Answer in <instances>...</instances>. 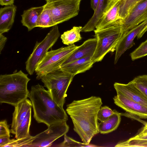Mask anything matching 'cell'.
<instances>
[{"label":"cell","instance_id":"1","mask_svg":"<svg viewBox=\"0 0 147 147\" xmlns=\"http://www.w3.org/2000/svg\"><path fill=\"white\" fill-rule=\"evenodd\" d=\"M102 104L100 98L92 96L74 100L67 105L66 111L72 120L74 130L84 143L89 144L99 133L97 114Z\"/></svg>","mask_w":147,"mask_h":147},{"label":"cell","instance_id":"2","mask_svg":"<svg viewBox=\"0 0 147 147\" xmlns=\"http://www.w3.org/2000/svg\"><path fill=\"white\" fill-rule=\"evenodd\" d=\"M28 97L32 102L33 117L38 123H44L48 127L57 122L68 120L63 108L58 105L49 91L39 84L32 86Z\"/></svg>","mask_w":147,"mask_h":147},{"label":"cell","instance_id":"3","mask_svg":"<svg viewBox=\"0 0 147 147\" xmlns=\"http://www.w3.org/2000/svg\"><path fill=\"white\" fill-rule=\"evenodd\" d=\"M28 74L21 70L0 76V102L15 106L28 97Z\"/></svg>","mask_w":147,"mask_h":147},{"label":"cell","instance_id":"4","mask_svg":"<svg viewBox=\"0 0 147 147\" xmlns=\"http://www.w3.org/2000/svg\"><path fill=\"white\" fill-rule=\"evenodd\" d=\"M122 23L121 20L105 28L94 30L97 40L95 50L92 57L94 63L101 61L107 53L115 50L123 35Z\"/></svg>","mask_w":147,"mask_h":147},{"label":"cell","instance_id":"5","mask_svg":"<svg viewBox=\"0 0 147 147\" xmlns=\"http://www.w3.org/2000/svg\"><path fill=\"white\" fill-rule=\"evenodd\" d=\"M74 76L60 69L42 76L40 80L54 101L63 108L66 92Z\"/></svg>","mask_w":147,"mask_h":147},{"label":"cell","instance_id":"6","mask_svg":"<svg viewBox=\"0 0 147 147\" xmlns=\"http://www.w3.org/2000/svg\"><path fill=\"white\" fill-rule=\"evenodd\" d=\"M74 44L48 51L37 65L35 71L36 79L60 69L63 63L78 48Z\"/></svg>","mask_w":147,"mask_h":147},{"label":"cell","instance_id":"7","mask_svg":"<svg viewBox=\"0 0 147 147\" xmlns=\"http://www.w3.org/2000/svg\"><path fill=\"white\" fill-rule=\"evenodd\" d=\"M60 35L57 25H55L41 41L36 42L32 53L25 63L26 70L30 75L33 74L38 63L57 42Z\"/></svg>","mask_w":147,"mask_h":147},{"label":"cell","instance_id":"8","mask_svg":"<svg viewBox=\"0 0 147 147\" xmlns=\"http://www.w3.org/2000/svg\"><path fill=\"white\" fill-rule=\"evenodd\" d=\"M81 0H62L46 3L55 25L67 21L77 16Z\"/></svg>","mask_w":147,"mask_h":147},{"label":"cell","instance_id":"9","mask_svg":"<svg viewBox=\"0 0 147 147\" xmlns=\"http://www.w3.org/2000/svg\"><path fill=\"white\" fill-rule=\"evenodd\" d=\"M66 122L63 121L53 124L46 130L32 136L28 147L51 146L55 141L68 131L69 127Z\"/></svg>","mask_w":147,"mask_h":147},{"label":"cell","instance_id":"10","mask_svg":"<svg viewBox=\"0 0 147 147\" xmlns=\"http://www.w3.org/2000/svg\"><path fill=\"white\" fill-rule=\"evenodd\" d=\"M147 20L122 35L115 49L114 63L115 64L122 55L134 45V40L136 36L141 38L145 33L144 30Z\"/></svg>","mask_w":147,"mask_h":147},{"label":"cell","instance_id":"11","mask_svg":"<svg viewBox=\"0 0 147 147\" xmlns=\"http://www.w3.org/2000/svg\"><path fill=\"white\" fill-rule=\"evenodd\" d=\"M147 20V0L136 5L123 19L121 25L123 34Z\"/></svg>","mask_w":147,"mask_h":147},{"label":"cell","instance_id":"12","mask_svg":"<svg viewBox=\"0 0 147 147\" xmlns=\"http://www.w3.org/2000/svg\"><path fill=\"white\" fill-rule=\"evenodd\" d=\"M113 98L115 104L141 119L147 118V107L119 93Z\"/></svg>","mask_w":147,"mask_h":147},{"label":"cell","instance_id":"13","mask_svg":"<svg viewBox=\"0 0 147 147\" xmlns=\"http://www.w3.org/2000/svg\"><path fill=\"white\" fill-rule=\"evenodd\" d=\"M120 1L108 0L107 4L96 24L95 29L105 28L122 19L119 16V13Z\"/></svg>","mask_w":147,"mask_h":147},{"label":"cell","instance_id":"14","mask_svg":"<svg viewBox=\"0 0 147 147\" xmlns=\"http://www.w3.org/2000/svg\"><path fill=\"white\" fill-rule=\"evenodd\" d=\"M114 86L119 93L147 107V97L134 85L132 81L127 84L115 83Z\"/></svg>","mask_w":147,"mask_h":147},{"label":"cell","instance_id":"15","mask_svg":"<svg viewBox=\"0 0 147 147\" xmlns=\"http://www.w3.org/2000/svg\"><path fill=\"white\" fill-rule=\"evenodd\" d=\"M97 43V40L96 37L86 40L78 47L61 66L82 58L92 57L95 51Z\"/></svg>","mask_w":147,"mask_h":147},{"label":"cell","instance_id":"16","mask_svg":"<svg viewBox=\"0 0 147 147\" xmlns=\"http://www.w3.org/2000/svg\"><path fill=\"white\" fill-rule=\"evenodd\" d=\"M92 57L88 56L77 59L61 66L60 69L74 76L84 72L90 69L94 63Z\"/></svg>","mask_w":147,"mask_h":147},{"label":"cell","instance_id":"17","mask_svg":"<svg viewBox=\"0 0 147 147\" xmlns=\"http://www.w3.org/2000/svg\"><path fill=\"white\" fill-rule=\"evenodd\" d=\"M17 10L14 5L6 6L0 9V33L8 32L14 22Z\"/></svg>","mask_w":147,"mask_h":147},{"label":"cell","instance_id":"18","mask_svg":"<svg viewBox=\"0 0 147 147\" xmlns=\"http://www.w3.org/2000/svg\"><path fill=\"white\" fill-rule=\"evenodd\" d=\"M32 107L31 100L27 98L15 106L10 130L11 133L14 134L16 128L24 119L29 110Z\"/></svg>","mask_w":147,"mask_h":147},{"label":"cell","instance_id":"19","mask_svg":"<svg viewBox=\"0 0 147 147\" xmlns=\"http://www.w3.org/2000/svg\"><path fill=\"white\" fill-rule=\"evenodd\" d=\"M44 8L42 6L31 7L24 10L22 15L21 22L28 31L37 27L39 18Z\"/></svg>","mask_w":147,"mask_h":147},{"label":"cell","instance_id":"20","mask_svg":"<svg viewBox=\"0 0 147 147\" xmlns=\"http://www.w3.org/2000/svg\"><path fill=\"white\" fill-rule=\"evenodd\" d=\"M120 113L115 110V113L109 118L98 123L99 132L103 134H107L115 130L121 121Z\"/></svg>","mask_w":147,"mask_h":147},{"label":"cell","instance_id":"21","mask_svg":"<svg viewBox=\"0 0 147 147\" xmlns=\"http://www.w3.org/2000/svg\"><path fill=\"white\" fill-rule=\"evenodd\" d=\"M108 0H99L98 4L92 17L82 27V32H87L94 30L96 24L105 7Z\"/></svg>","mask_w":147,"mask_h":147},{"label":"cell","instance_id":"22","mask_svg":"<svg viewBox=\"0 0 147 147\" xmlns=\"http://www.w3.org/2000/svg\"><path fill=\"white\" fill-rule=\"evenodd\" d=\"M31 116V109L29 110L24 118L16 128L14 134L16 139H22L28 137L29 135Z\"/></svg>","mask_w":147,"mask_h":147},{"label":"cell","instance_id":"23","mask_svg":"<svg viewBox=\"0 0 147 147\" xmlns=\"http://www.w3.org/2000/svg\"><path fill=\"white\" fill-rule=\"evenodd\" d=\"M82 27L74 26L71 30L64 32L61 36L63 43L69 45L80 40L82 38L80 32L82 31Z\"/></svg>","mask_w":147,"mask_h":147},{"label":"cell","instance_id":"24","mask_svg":"<svg viewBox=\"0 0 147 147\" xmlns=\"http://www.w3.org/2000/svg\"><path fill=\"white\" fill-rule=\"evenodd\" d=\"M144 0H121L119 3V15L124 19L132 9L137 4Z\"/></svg>","mask_w":147,"mask_h":147},{"label":"cell","instance_id":"25","mask_svg":"<svg viewBox=\"0 0 147 147\" xmlns=\"http://www.w3.org/2000/svg\"><path fill=\"white\" fill-rule=\"evenodd\" d=\"M54 26L50 11L45 4L44 9L39 18L37 27L45 28Z\"/></svg>","mask_w":147,"mask_h":147},{"label":"cell","instance_id":"26","mask_svg":"<svg viewBox=\"0 0 147 147\" xmlns=\"http://www.w3.org/2000/svg\"><path fill=\"white\" fill-rule=\"evenodd\" d=\"M64 140L56 146L67 147H95L97 146L92 144H86L78 142L72 138L67 136L66 134L64 135Z\"/></svg>","mask_w":147,"mask_h":147},{"label":"cell","instance_id":"27","mask_svg":"<svg viewBox=\"0 0 147 147\" xmlns=\"http://www.w3.org/2000/svg\"><path fill=\"white\" fill-rule=\"evenodd\" d=\"M131 81L135 86L147 97V75L138 76Z\"/></svg>","mask_w":147,"mask_h":147},{"label":"cell","instance_id":"28","mask_svg":"<svg viewBox=\"0 0 147 147\" xmlns=\"http://www.w3.org/2000/svg\"><path fill=\"white\" fill-rule=\"evenodd\" d=\"M147 55V39L130 54L133 61Z\"/></svg>","mask_w":147,"mask_h":147},{"label":"cell","instance_id":"29","mask_svg":"<svg viewBox=\"0 0 147 147\" xmlns=\"http://www.w3.org/2000/svg\"><path fill=\"white\" fill-rule=\"evenodd\" d=\"M115 113L108 106H105L101 107L97 114V118L100 122H103L109 118Z\"/></svg>","mask_w":147,"mask_h":147},{"label":"cell","instance_id":"30","mask_svg":"<svg viewBox=\"0 0 147 147\" xmlns=\"http://www.w3.org/2000/svg\"><path fill=\"white\" fill-rule=\"evenodd\" d=\"M10 132L9 127L6 120L1 121L0 122V137L10 136Z\"/></svg>","mask_w":147,"mask_h":147},{"label":"cell","instance_id":"31","mask_svg":"<svg viewBox=\"0 0 147 147\" xmlns=\"http://www.w3.org/2000/svg\"><path fill=\"white\" fill-rule=\"evenodd\" d=\"M10 140L9 135L0 137V147H4L9 143Z\"/></svg>","mask_w":147,"mask_h":147},{"label":"cell","instance_id":"32","mask_svg":"<svg viewBox=\"0 0 147 147\" xmlns=\"http://www.w3.org/2000/svg\"><path fill=\"white\" fill-rule=\"evenodd\" d=\"M7 38L3 34L0 33V53L3 49L5 43L7 41Z\"/></svg>","mask_w":147,"mask_h":147},{"label":"cell","instance_id":"33","mask_svg":"<svg viewBox=\"0 0 147 147\" xmlns=\"http://www.w3.org/2000/svg\"><path fill=\"white\" fill-rule=\"evenodd\" d=\"M14 0H0L1 5L8 6L13 5Z\"/></svg>","mask_w":147,"mask_h":147},{"label":"cell","instance_id":"34","mask_svg":"<svg viewBox=\"0 0 147 147\" xmlns=\"http://www.w3.org/2000/svg\"><path fill=\"white\" fill-rule=\"evenodd\" d=\"M99 0H91V8L94 11L98 6Z\"/></svg>","mask_w":147,"mask_h":147},{"label":"cell","instance_id":"35","mask_svg":"<svg viewBox=\"0 0 147 147\" xmlns=\"http://www.w3.org/2000/svg\"><path fill=\"white\" fill-rule=\"evenodd\" d=\"M147 134V124L144 125L141 131L138 134L139 135L144 134Z\"/></svg>","mask_w":147,"mask_h":147},{"label":"cell","instance_id":"36","mask_svg":"<svg viewBox=\"0 0 147 147\" xmlns=\"http://www.w3.org/2000/svg\"><path fill=\"white\" fill-rule=\"evenodd\" d=\"M47 2V3H50L52 2L55 1H61L62 0H45Z\"/></svg>","mask_w":147,"mask_h":147}]
</instances>
